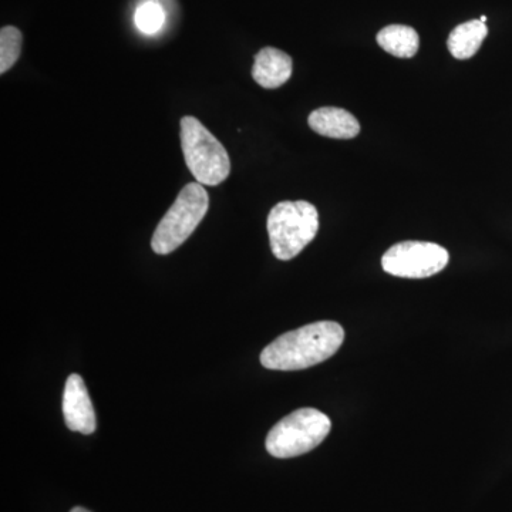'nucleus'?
<instances>
[{
	"label": "nucleus",
	"instance_id": "nucleus-1",
	"mask_svg": "<svg viewBox=\"0 0 512 512\" xmlns=\"http://www.w3.org/2000/svg\"><path fill=\"white\" fill-rule=\"evenodd\" d=\"M345 340L338 322L322 320L279 336L261 353L262 366L269 370L295 372L319 365L335 355Z\"/></svg>",
	"mask_w": 512,
	"mask_h": 512
},
{
	"label": "nucleus",
	"instance_id": "nucleus-2",
	"mask_svg": "<svg viewBox=\"0 0 512 512\" xmlns=\"http://www.w3.org/2000/svg\"><path fill=\"white\" fill-rule=\"evenodd\" d=\"M266 228L275 258L291 261L318 234V210L308 201L279 202L269 212Z\"/></svg>",
	"mask_w": 512,
	"mask_h": 512
},
{
	"label": "nucleus",
	"instance_id": "nucleus-3",
	"mask_svg": "<svg viewBox=\"0 0 512 512\" xmlns=\"http://www.w3.org/2000/svg\"><path fill=\"white\" fill-rule=\"evenodd\" d=\"M180 138L185 164L197 183L215 187L227 180L231 173L227 150L200 120L183 117Z\"/></svg>",
	"mask_w": 512,
	"mask_h": 512
},
{
	"label": "nucleus",
	"instance_id": "nucleus-4",
	"mask_svg": "<svg viewBox=\"0 0 512 512\" xmlns=\"http://www.w3.org/2000/svg\"><path fill=\"white\" fill-rule=\"evenodd\" d=\"M208 208L210 197L202 184L185 185L154 232L151 239L153 251L158 255H168L180 248L204 220Z\"/></svg>",
	"mask_w": 512,
	"mask_h": 512
},
{
	"label": "nucleus",
	"instance_id": "nucleus-5",
	"mask_svg": "<svg viewBox=\"0 0 512 512\" xmlns=\"http://www.w3.org/2000/svg\"><path fill=\"white\" fill-rule=\"evenodd\" d=\"M332 423L316 409H299L272 427L266 450L275 458H292L309 453L328 437Z\"/></svg>",
	"mask_w": 512,
	"mask_h": 512
},
{
	"label": "nucleus",
	"instance_id": "nucleus-6",
	"mask_svg": "<svg viewBox=\"0 0 512 512\" xmlns=\"http://www.w3.org/2000/svg\"><path fill=\"white\" fill-rule=\"evenodd\" d=\"M447 249L433 242L406 241L387 249L382 266L387 274L407 279H424L439 274L448 265Z\"/></svg>",
	"mask_w": 512,
	"mask_h": 512
},
{
	"label": "nucleus",
	"instance_id": "nucleus-7",
	"mask_svg": "<svg viewBox=\"0 0 512 512\" xmlns=\"http://www.w3.org/2000/svg\"><path fill=\"white\" fill-rule=\"evenodd\" d=\"M63 416L67 429L92 434L97 429L96 413L82 376L67 377L63 394Z\"/></svg>",
	"mask_w": 512,
	"mask_h": 512
},
{
	"label": "nucleus",
	"instance_id": "nucleus-8",
	"mask_svg": "<svg viewBox=\"0 0 512 512\" xmlns=\"http://www.w3.org/2000/svg\"><path fill=\"white\" fill-rule=\"evenodd\" d=\"M293 72L292 57L275 47H264L255 56L252 77L264 89L274 90L284 86Z\"/></svg>",
	"mask_w": 512,
	"mask_h": 512
},
{
	"label": "nucleus",
	"instance_id": "nucleus-9",
	"mask_svg": "<svg viewBox=\"0 0 512 512\" xmlns=\"http://www.w3.org/2000/svg\"><path fill=\"white\" fill-rule=\"evenodd\" d=\"M309 127L323 137L349 140L360 133V124L348 110L338 107H322L312 111L308 119Z\"/></svg>",
	"mask_w": 512,
	"mask_h": 512
},
{
	"label": "nucleus",
	"instance_id": "nucleus-10",
	"mask_svg": "<svg viewBox=\"0 0 512 512\" xmlns=\"http://www.w3.org/2000/svg\"><path fill=\"white\" fill-rule=\"evenodd\" d=\"M488 35V28L481 20L461 23L447 40L448 52L458 60H467L476 56Z\"/></svg>",
	"mask_w": 512,
	"mask_h": 512
},
{
	"label": "nucleus",
	"instance_id": "nucleus-11",
	"mask_svg": "<svg viewBox=\"0 0 512 512\" xmlns=\"http://www.w3.org/2000/svg\"><path fill=\"white\" fill-rule=\"evenodd\" d=\"M377 43L389 55L410 59L419 52L420 37L410 26L390 25L380 30L376 36Z\"/></svg>",
	"mask_w": 512,
	"mask_h": 512
},
{
	"label": "nucleus",
	"instance_id": "nucleus-12",
	"mask_svg": "<svg viewBox=\"0 0 512 512\" xmlns=\"http://www.w3.org/2000/svg\"><path fill=\"white\" fill-rule=\"evenodd\" d=\"M23 36L18 28L5 26L0 30V73L5 74L18 62Z\"/></svg>",
	"mask_w": 512,
	"mask_h": 512
},
{
	"label": "nucleus",
	"instance_id": "nucleus-13",
	"mask_svg": "<svg viewBox=\"0 0 512 512\" xmlns=\"http://www.w3.org/2000/svg\"><path fill=\"white\" fill-rule=\"evenodd\" d=\"M134 22L140 32L146 35H156L164 28L165 12L163 6L156 0H147L143 5L138 6Z\"/></svg>",
	"mask_w": 512,
	"mask_h": 512
},
{
	"label": "nucleus",
	"instance_id": "nucleus-14",
	"mask_svg": "<svg viewBox=\"0 0 512 512\" xmlns=\"http://www.w3.org/2000/svg\"><path fill=\"white\" fill-rule=\"evenodd\" d=\"M70 512H90V511L86 510V508H83V507H74L73 510Z\"/></svg>",
	"mask_w": 512,
	"mask_h": 512
},
{
	"label": "nucleus",
	"instance_id": "nucleus-15",
	"mask_svg": "<svg viewBox=\"0 0 512 512\" xmlns=\"http://www.w3.org/2000/svg\"><path fill=\"white\" fill-rule=\"evenodd\" d=\"M480 20L483 23L487 22V16H481Z\"/></svg>",
	"mask_w": 512,
	"mask_h": 512
}]
</instances>
